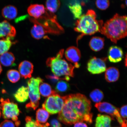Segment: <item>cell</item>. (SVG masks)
Masks as SVG:
<instances>
[{
    "instance_id": "6da1fadb",
    "label": "cell",
    "mask_w": 127,
    "mask_h": 127,
    "mask_svg": "<svg viewBox=\"0 0 127 127\" xmlns=\"http://www.w3.org/2000/svg\"><path fill=\"white\" fill-rule=\"evenodd\" d=\"M63 97L64 105L58 117L60 121L68 125L79 122L93 123L91 101L85 95L77 93Z\"/></svg>"
},
{
    "instance_id": "7a4b0ae2",
    "label": "cell",
    "mask_w": 127,
    "mask_h": 127,
    "mask_svg": "<svg viewBox=\"0 0 127 127\" xmlns=\"http://www.w3.org/2000/svg\"><path fill=\"white\" fill-rule=\"evenodd\" d=\"M100 32L112 42L127 36V16L116 14L103 24Z\"/></svg>"
},
{
    "instance_id": "3957f363",
    "label": "cell",
    "mask_w": 127,
    "mask_h": 127,
    "mask_svg": "<svg viewBox=\"0 0 127 127\" xmlns=\"http://www.w3.org/2000/svg\"><path fill=\"white\" fill-rule=\"evenodd\" d=\"M103 24L102 20H97L96 14L94 10H88L76 22L74 30L81 34L77 38V43L84 36L91 35L99 32H100Z\"/></svg>"
},
{
    "instance_id": "277c9868",
    "label": "cell",
    "mask_w": 127,
    "mask_h": 127,
    "mask_svg": "<svg viewBox=\"0 0 127 127\" xmlns=\"http://www.w3.org/2000/svg\"><path fill=\"white\" fill-rule=\"evenodd\" d=\"M64 53V50H60L56 56L48 58L46 63L54 75L60 80L68 81L70 79V77H74L75 67L63 58Z\"/></svg>"
},
{
    "instance_id": "5b68a950",
    "label": "cell",
    "mask_w": 127,
    "mask_h": 127,
    "mask_svg": "<svg viewBox=\"0 0 127 127\" xmlns=\"http://www.w3.org/2000/svg\"><path fill=\"white\" fill-rule=\"evenodd\" d=\"M43 81L39 77L31 78L28 81V87L30 102L26 105L27 109L35 110L38 107L40 99L39 87L40 85Z\"/></svg>"
},
{
    "instance_id": "8992f818",
    "label": "cell",
    "mask_w": 127,
    "mask_h": 127,
    "mask_svg": "<svg viewBox=\"0 0 127 127\" xmlns=\"http://www.w3.org/2000/svg\"><path fill=\"white\" fill-rule=\"evenodd\" d=\"M0 109L3 118L6 120L11 119L15 122L16 126H19L20 123L18 116L21 112L17 104L9 99H4L3 98L0 99Z\"/></svg>"
},
{
    "instance_id": "52a82bcc",
    "label": "cell",
    "mask_w": 127,
    "mask_h": 127,
    "mask_svg": "<svg viewBox=\"0 0 127 127\" xmlns=\"http://www.w3.org/2000/svg\"><path fill=\"white\" fill-rule=\"evenodd\" d=\"M30 20L34 24L31 30V36L36 39H41L47 34L58 35L62 32L58 29L54 28L50 26L47 21L42 23L32 17L30 18Z\"/></svg>"
},
{
    "instance_id": "ba28073f",
    "label": "cell",
    "mask_w": 127,
    "mask_h": 127,
    "mask_svg": "<svg viewBox=\"0 0 127 127\" xmlns=\"http://www.w3.org/2000/svg\"><path fill=\"white\" fill-rule=\"evenodd\" d=\"M64 104L63 96H60L56 93L47 98L43 104L42 107L49 113L53 115L59 113Z\"/></svg>"
},
{
    "instance_id": "9c48e42d",
    "label": "cell",
    "mask_w": 127,
    "mask_h": 127,
    "mask_svg": "<svg viewBox=\"0 0 127 127\" xmlns=\"http://www.w3.org/2000/svg\"><path fill=\"white\" fill-rule=\"evenodd\" d=\"M100 112L105 113L109 114L112 117L116 119L121 126L126 123L127 120L123 119L120 115L119 109L112 104L107 102L96 103L95 105Z\"/></svg>"
},
{
    "instance_id": "30bf717a",
    "label": "cell",
    "mask_w": 127,
    "mask_h": 127,
    "mask_svg": "<svg viewBox=\"0 0 127 127\" xmlns=\"http://www.w3.org/2000/svg\"><path fill=\"white\" fill-rule=\"evenodd\" d=\"M107 58H100L93 57L89 60L87 64V69L92 74H99L105 71L106 61Z\"/></svg>"
},
{
    "instance_id": "8fae6325",
    "label": "cell",
    "mask_w": 127,
    "mask_h": 127,
    "mask_svg": "<svg viewBox=\"0 0 127 127\" xmlns=\"http://www.w3.org/2000/svg\"><path fill=\"white\" fill-rule=\"evenodd\" d=\"M64 55L68 61L74 64L75 67H79V62L80 59L81 54L77 47L74 46L68 47L65 52Z\"/></svg>"
},
{
    "instance_id": "7c38bea8",
    "label": "cell",
    "mask_w": 127,
    "mask_h": 127,
    "mask_svg": "<svg viewBox=\"0 0 127 127\" xmlns=\"http://www.w3.org/2000/svg\"><path fill=\"white\" fill-rule=\"evenodd\" d=\"M48 10L43 5L32 4L28 8V12L33 18L38 20H42L46 14Z\"/></svg>"
},
{
    "instance_id": "4fadbf2b",
    "label": "cell",
    "mask_w": 127,
    "mask_h": 127,
    "mask_svg": "<svg viewBox=\"0 0 127 127\" xmlns=\"http://www.w3.org/2000/svg\"><path fill=\"white\" fill-rule=\"evenodd\" d=\"M123 52L121 48L113 46L109 48L108 51V58L111 63H117L122 61L123 57Z\"/></svg>"
},
{
    "instance_id": "5bb4252c",
    "label": "cell",
    "mask_w": 127,
    "mask_h": 127,
    "mask_svg": "<svg viewBox=\"0 0 127 127\" xmlns=\"http://www.w3.org/2000/svg\"><path fill=\"white\" fill-rule=\"evenodd\" d=\"M14 27L6 20L0 23V38L6 37L13 38L16 34Z\"/></svg>"
},
{
    "instance_id": "9a60e30c",
    "label": "cell",
    "mask_w": 127,
    "mask_h": 127,
    "mask_svg": "<svg viewBox=\"0 0 127 127\" xmlns=\"http://www.w3.org/2000/svg\"><path fill=\"white\" fill-rule=\"evenodd\" d=\"M19 70L22 77L25 79L30 78L32 74L34 66L31 62L25 60L20 63Z\"/></svg>"
},
{
    "instance_id": "2e32d148",
    "label": "cell",
    "mask_w": 127,
    "mask_h": 127,
    "mask_svg": "<svg viewBox=\"0 0 127 127\" xmlns=\"http://www.w3.org/2000/svg\"><path fill=\"white\" fill-rule=\"evenodd\" d=\"M104 45V38L99 36H94L89 42V46L91 50L95 52H98L102 50Z\"/></svg>"
},
{
    "instance_id": "e0dca14e",
    "label": "cell",
    "mask_w": 127,
    "mask_h": 127,
    "mask_svg": "<svg viewBox=\"0 0 127 127\" xmlns=\"http://www.w3.org/2000/svg\"><path fill=\"white\" fill-rule=\"evenodd\" d=\"M120 77V72L117 68L111 67L106 69L105 77L108 82H112L116 81Z\"/></svg>"
},
{
    "instance_id": "ac0fdd59",
    "label": "cell",
    "mask_w": 127,
    "mask_h": 127,
    "mask_svg": "<svg viewBox=\"0 0 127 127\" xmlns=\"http://www.w3.org/2000/svg\"><path fill=\"white\" fill-rule=\"evenodd\" d=\"M14 97L16 100L19 102H25L29 97L28 87L24 86L20 87L14 94Z\"/></svg>"
},
{
    "instance_id": "d6986e66",
    "label": "cell",
    "mask_w": 127,
    "mask_h": 127,
    "mask_svg": "<svg viewBox=\"0 0 127 127\" xmlns=\"http://www.w3.org/2000/svg\"><path fill=\"white\" fill-rule=\"evenodd\" d=\"M1 13L5 18L9 20H12L17 16V10L15 6L9 5L3 9Z\"/></svg>"
},
{
    "instance_id": "ffe728a7",
    "label": "cell",
    "mask_w": 127,
    "mask_h": 127,
    "mask_svg": "<svg viewBox=\"0 0 127 127\" xmlns=\"http://www.w3.org/2000/svg\"><path fill=\"white\" fill-rule=\"evenodd\" d=\"M112 119L109 116L98 114L96 120L95 127H110Z\"/></svg>"
},
{
    "instance_id": "44dd1931",
    "label": "cell",
    "mask_w": 127,
    "mask_h": 127,
    "mask_svg": "<svg viewBox=\"0 0 127 127\" xmlns=\"http://www.w3.org/2000/svg\"><path fill=\"white\" fill-rule=\"evenodd\" d=\"M15 60V57L11 52H6L0 56V63L4 66H12Z\"/></svg>"
},
{
    "instance_id": "7402d4cb",
    "label": "cell",
    "mask_w": 127,
    "mask_h": 127,
    "mask_svg": "<svg viewBox=\"0 0 127 127\" xmlns=\"http://www.w3.org/2000/svg\"><path fill=\"white\" fill-rule=\"evenodd\" d=\"M50 116L49 113L45 109H39L36 113V121L42 125H45Z\"/></svg>"
},
{
    "instance_id": "603a6c76",
    "label": "cell",
    "mask_w": 127,
    "mask_h": 127,
    "mask_svg": "<svg viewBox=\"0 0 127 127\" xmlns=\"http://www.w3.org/2000/svg\"><path fill=\"white\" fill-rule=\"evenodd\" d=\"M12 38L7 37L0 40V55L7 52L12 44L15 43V42H12Z\"/></svg>"
},
{
    "instance_id": "cb8c5ba5",
    "label": "cell",
    "mask_w": 127,
    "mask_h": 127,
    "mask_svg": "<svg viewBox=\"0 0 127 127\" xmlns=\"http://www.w3.org/2000/svg\"><path fill=\"white\" fill-rule=\"evenodd\" d=\"M39 91L40 94L44 97H49L56 93L52 90L51 87L48 84L42 82L39 85Z\"/></svg>"
},
{
    "instance_id": "d4e9b609",
    "label": "cell",
    "mask_w": 127,
    "mask_h": 127,
    "mask_svg": "<svg viewBox=\"0 0 127 127\" xmlns=\"http://www.w3.org/2000/svg\"><path fill=\"white\" fill-rule=\"evenodd\" d=\"M46 8L49 11L54 14L58 10L60 6V2L58 0H48L45 3Z\"/></svg>"
},
{
    "instance_id": "484cf974",
    "label": "cell",
    "mask_w": 127,
    "mask_h": 127,
    "mask_svg": "<svg viewBox=\"0 0 127 127\" xmlns=\"http://www.w3.org/2000/svg\"><path fill=\"white\" fill-rule=\"evenodd\" d=\"M69 7L74 18L78 19L81 16L82 9L80 3L75 2L74 4L69 5Z\"/></svg>"
},
{
    "instance_id": "4316f807",
    "label": "cell",
    "mask_w": 127,
    "mask_h": 127,
    "mask_svg": "<svg viewBox=\"0 0 127 127\" xmlns=\"http://www.w3.org/2000/svg\"><path fill=\"white\" fill-rule=\"evenodd\" d=\"M90 97L93 102L96 103L100 102L104 97V94L102 91L98 89L92 91L90 94Z\"/></svg>"
},
{
    "instance_id": "83f0119b",
    "label": "cell",
    "mask_w": 127,
    "mask_h": 127,
    "mask_svg": "<svg viewBox=\"0 0 127 127\" xmlns=\"http://www.w3.org/2000/svg\"><path fill=\"white\" fill-rule=\"evenodd\" d=\"M7 76L9 80L13 83L18 82L20 78L19 72L15 69H11L8 71Z\"/></svg>"
},
{
    "instance_id": "f1b7e54d",
    "label": "cell",
    "mask_w": 127,
    "mask_h": 127,
    "mask_svg": "<svg viewBox=\"0 0 127 127\" xmlns=\"http://www.w3.org/2000/svg\"><path fill=\"white\" fill-rule=\"evenodd\" d=\"M69 84L65 81L60 80L57 83L55 87L57 91L60 93H64L68 91L69 89Z\"/></svg>"
},
{
    "instance_id": "f546056e",
    "label": "cell",
    "mask_w": 127,
    "mask_h": 127,
    "mask_svg": "<svg viewBox=\"0 0 127 127\" xmlns=\"http://www.w3.org/2000/svg\"><path fill=\"white\" fill-rule=\"evenodd\" d=\"M96 7L101 10H105L108 8L110 5V2L107 0H98L95 2Z\"/></svg>"
},
{
    "instance_id": "4dcf8cb0",
    "label": "cell",
    "mask_w": 127,
    "mask_h": 127,
    "mask_svg": "<svg viewBox=\"0 0 127 127\" xmlns=\"http://www.w3.org/2000/svg\"><path fill=\"white\" fill-rule=\"evenodd\" d=\"M25 127H39V124L31 117L27 116L25 118Z\"/></svg>"
},
{
    "instance_id": "1f68e13d",
    "label": "cell",
    "mask_w": 127,
    "mask_h": 127,
    "mask_svg": "<svg viewBox=\"0 0 127 127\" xmlns=\"http://www.w3.org/2000/svg\"><path fill=\"white\" fill-rule=\"evenodd\" d=\"M0 127H15V126L11 121L6 120L0 124Z\"/></svg>"
},
{
    "instance_id": "d6a6232c",
    "label": "cell",
    "mask_w": 127,
    "mask_h": 127,
    "mask_svg": "<svg viewBox=\"0 0 127 127\" xmlns=\"http://www.w3.org/2000/svg\"><path fill=\"white\" fill-rule=\"evenodd\" d=\"M119 112L122 118L124 119L127 118V105L121 108Z\"/></svg>"
},
{
    "instance_id": "836d02e7",
    "label": "cell",
    "mask_w": 127,
    "mask_h": 127,
    "mask_svg": "<svg viewBox=\"0 0 127 127\" xmlns=\"http://www.w3.org/2000/svg\"><path fill=\"white\" fill-rule=\"evenodd\" d=\"M51 127H62V125L58 120L56 119H53L51 121L50 125Z\"/></svg>"
},
{
    "instance_id": "e575fe53",
    "label": "cell",
    "mask_w": 127,
    "mask_h": 127,
    "mask_svg": "<svg viewBox=\"0 0 127 127\" xmlns=\"http://www.w3.org/2000/svg\"><path fill=\"white\" fill-rule=\"evenodd\" d=\"M47 78L50 80L52 83H55L60 80L59 78L57 77L55 75H48L46 76Z\"/></svg>"
},
{
    "instance_id": "d590c367",
    "label": "cell",
    "mask_w": 127,
    "mask_h": 127,
    "mask_svg": "<svg viewBox=\"0 0 127 127\" xmlns=\"http://www.w3.org/2000/svg\"><path fill=\"white\" fill-rule=\"evenodd\" d=\"M74 127H87V126L85 123L79 122L75 124Z\"/></svg>"
},
{
    "instance_id": "8d00e7d4",
    "label": "cell",
    "mask_w": 127,
    "mask_h": 127,
    "mask_svg": "<svg viewBox=\"0 0 127 127\" xmlns=\"http://www.w3.org/2000/svg\"><path fill=\"white\" fill-rule=\"evenodd\" d=\"M125 66L127 67V53L126 55V58H125Z\"/></svg>"
},
{
    "instance_id": "74e56055",
    "label": "cell",
    "mask_w": 127,
    "mask_h": 127,
    "mask_svg": "<svg viewBox=\"0 0 127 127\" xmlns=\"http://www.w3.org/2000/svg\"><path fill=\"white\" fill-rule=\"evenodd\" d=\"M2 67H1V66L0 64V74L2 72Z\"/></svg>"
},
{
    "instance_id": "f35d334b",
    "label": "cell",
    "mask_w": 127,
    "mask_h": 127,
    "mask_svg": "<svg viewBox=\"0 0 127 127\" xmlns=\"http://www.w3.org/2000/svg\"><path fill=\"white\" fill-rule=\"evenodd\" d=\"M1 110H0V117H1Z\"/></svg>"
},
{
    "instance_id": "ab89813d",
    "label": "cell",
    "mask_w": 127,
    "mask_h": 127,
    "mask_svg": "<svg viewBox=\"0 0 127 127\" xmlns=\"http://www.w3.org/2000/svg\"><path fill=\"white\" fill-rule=\"evenodd\" d=\"M125 3H126V5L127 6V0L125 1Z\"/></svg>"
}]
</instances>
